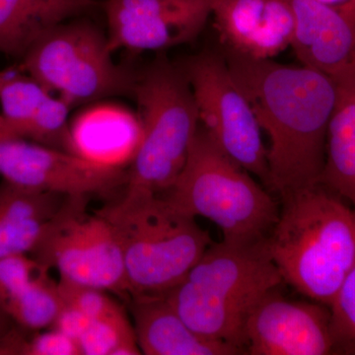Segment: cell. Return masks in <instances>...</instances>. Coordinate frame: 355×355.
<instances>
[{
    "instance_id": "7402d4cb",
    "label": "cell",
    "mask_w": 355,
    "mask_h": 355,
    "mask_svg": "<svg viewBox=\"0 0 355 355\" xmlns=\"http://www.w3.org/2000/svg\"><path fill=\"white\" fill-rule=\"evenodd\" d=\"M80 355H139L135 328L123 310L92 320L77 340Z\"/></svg>"
},
{
    "instance_id": "9c48e42d",
    "label": "cell",
    "mask_w": 355,
    "mask_h": 355,
    "mask_svg": "<svg viewBox=\"0 0 355 355\" xmlns=\"http://www.w3.org/2000/svg\"><path fill=\"white\" fill-rule=\"evenodd\" d=\"M183 72L195 97L200 125L229 157L268 188V148L261 128L225 58L202 53L189 60Z\"/></svg>"
},
{
    "instance_id": "f1b7e54d",
    "label": "cell",
    "mask_w": 355,
    "mask_h": 355,
    "mask_svg": "<svg viewBox=\"0 0 355 355\" xmlns=\"http://www.w3.org/2000/svg\"><path fill=\"white\" fill-rule=\"evenodd\" d=\"M15 326L13 320L9 316L8 313L4 309L3 306L0 303V347L3 343L4 338L8 335L9 331L12 330Z\"/></svg>"
},
{
    "instance_id": "d4e9b609",
    "label": "cell",
    "mask_w": 355,
    "mask_h": 355,
    "mask_svg": "<svg viewBox=\"0 0 355 355\" xmlns=\"http://www.w3.org/2000/svg\"><path fill=\"white\" fill-rule=\"evenodd\" d=\"M58 288L65 304L81 311L91 320L109 316L123 310L121 306L102 289L73 284L62 279L58 282Z\"/></svg>"
},
{
    "instance_id": "277c9868",
    "label": "cell",
    "mask_w": 355,
    "mask_h": 355,
    "mask_svg": "<svg viewBox=\"0 0 355 355\" xmlns=\"http://www.w3.org/2000/svg\"><path fill=\"white\" fill-rule=\"evenodd\" d=\"M97 212L120 244L132 296L171 291L214 242L195 217L139 189L125 187L118 200Z\"/></svg>"
},
{
    "instance_id": "e0dca14e",
    "label": "cell",
    "mask_w": 355,
    "mask_h": 355,
    "mask_svg": "<svg viewBox=\"0 0 355 355\" xmlns=\"http://www.w3.org/2000/svg\"><path fill=\"white\" fill-rule=\"evenodd\" d=\"M135 336L146 355L245 354L239 347L200 336L168 302L164 294L132 296Z\"/></svg>"
},
{
    "instance_id": "3957f363",
    "label": "cell",
    "mask_w": 355,
    "mask_h": 355,
    "mask_svg": "<svg viewBox=\"0 0 355 355\" xmlns=\"http://www.w3.org/2000/svg\"><path fill=\"white\" fill-rule=\"evenodd\" d=\"M282 282L266 242H212L184 279L163 294L193 331L239 347L246 354L248 317L259 301Z\"/></svg>"
},
{
    "instance_id": "8992f818",
    "label": "cell",
    "mask_w": 355,
    "mask_h": 355,
    "mask_svg": "<svg viewBox=\"0 0 355 355\" xmlns=\"http://www.w3.org/2000/svg\"><path fill=\"white\" fill-rule=\"evenodd\" d=\"M141 144L125 187L162 196L183 171L200 125L195 97L183 70L159 58L133 86Z\"/></svg>"
},
{
    "instance_id": "4fadbf2b",
    "label": "cell",
    "mask_w": 355,
    "mask_h": 355,
    "mask_svg": "<svg viewBox=\"0 0 355 355\" xmlns=\"http://www.w3.org/2000/svg\"><path fill=\"white\" fill-rule=\"evenodd\" d=\"M295 17L291 48L302 65L336 83L355 77V0L338 6L291 0Z\"/></svg>"
},
{
    "instance_id": "cb8c5ba5",
    "label": "cell",
    "mask_w": 355,
    "mask_h": 355,
    "mask_svg": "<svg viewBox=\"0 0 355 355\" xmlns=\"http://www.w3.org/2000/svg\"><path fill=\"white\" fill-rule=\"evenodd\" d=\"M336 354L355 352V265L330 306Z\"/></svg>"
},
{
    "instance_id": "7a4b0ae2",
    "label": "cell",
    "mask_w": 355,
    "mask_h": 355,
    "mask_svg": "<svg viewBox=\"0 0 355 355\" xmlns=\"http://www.w3.org/2000/svg\"><path fill=\"white\" fill-rule=\"evenodd\" d=\"M280 198L268 256L284 282L330 308L355 265V209L321 184Z\"/></svg>"
},
{
    "instance_id": "6da1fadb",
    "label": "cell",
    "mask_w": 355,
    "mask_h": 355,
    "mask_svg": "<svg viewBox=\"0 0 355 355\" xmlns=\"http://www.w3.org/2000/svg\"><path fill=\"white\" fill-rule=\"evenodd\" d=\"M236 83L270 137L268 189L279 197L320 184L338 84L319 70L225 50Z\"/></svg>"
},
{
    "instance_id": "ac0fdd59",
    "label": "cell",
    "mask_w": 355,
    "mask_h": 355,
    "mask_svg": "<svg viewBox=\"0 0 355 355\" xmlns=\"http://www.w3.org/2000/svg\"><path fill=\"white\" fill-rule=\"evenodd\" d=\"M95 0H0V53L21 57L42 37Z\"/></svg>"
},
{
    "instance_id": "4dcf8cb0",
    "label": "cell",
    "mask_w": 355,
    "mask_h": 355,
    "mask_svg": "<svg viewBox=\"0 0 355 355\" xmlns=\"http://www.w3.org/2000/svg\"><path fill=\"white\" fill-rule=\"evenodd\" d=\"M19 69H15V67H9V69L0 70V89H1L3 84L10 78L11 76L15 73L16 71Z\"/></svg>"
},
{
    "instance_id": "484cf974",
    "label": "cell",
    "mask_w": 355,
    "mask_h": 355,
    "mask_svg": "<svg viewBox=\"0 0 355 355\" xmlns=\"http://www.w3.org/2000/svg\"><path fill=\"white\" fill-rule=\"evenodd\" d=\"M48 268L31 254H16L0 259V303L3 306L17 295L40 272Z\"/></svg>"
},
{
    "instance_id": "ffe728a7",
    "label": "cell",
    "mask_w": 355,
    "mask_h": 355,
    "mask_svg": "<svg viewBox=\"0 0 355 355\" xmlns=\"http://www.w3.org/2000/svg\"><path fill=\"white\" fill-rule=\"evenodd\" d=\"M44 270L3 305L14 323L27 331L50 329L64 306L58 282Z\"/></svg>"
},
{
    "instance_id": "d6986e66",
    "label": "cell",
    "mask_w": 355,
    "mask_h": 355,
    "mask_svg": "<svg viewBox=\"0 0 355 355\" xmlns=\"http://www.w3.org/2000/svg\"><path fill=\"white\" fill-rule=\"evenodd\" d=\"M336 84L320 184L355 209V77Z\"/></svg>"
},
{
    "instance_id": "603a6c76",
    "label": "cell",
    "mask_w": 355,
    "mask_h": 355,
    "mask_svg": "<svg viewBox=\"0 0 355 355\" xmlns=\"http://www.w3.org/2000/svg\"><path fill=\"white\" fill-rule=\"evenodd\" d=\"M30 331L15 324L0 347V355H80L76 340L55 329Z\"/></svg>"
},
{
    "instance_id": "5b68a950",
    "label": "cell",
    "mask_w": 355,
    "mask_h": 355,
    "mask_svg": "<svg viewBox=\"0 0 355 355\" xmlns=\"http://www.w3.org/2000/svg\"><path fill=\"white\" fill-rule=\"evenodd\" d=\"M251 175L200 123L183 171L162 197L188 216L214 222L224 242L259 244L272 232L280 205Z\"/></svg>"
},
{
    "instance_id": "8fae6325",
    "label": "cell",
    "mask_w": 355,
    "mask_h": 355,
    "mask_svg": "<svg viewBox=\"0 0 355 355\" xmlns=\"http://www.w3.org/2000/svg\"><path fill=\"white\" fill-rule=\"evenodd\" d=\"M112 51H162L193 41L211 16L209 0H107Z\"/></svg>"
},
{
    "instance_id": "4316f807",
    "label": "cell",
    "mask_w": 355,
    "mask_h": 355,
    "mask_svg": "<svg viewBox=\"0 0 355 355\" xmlns=\"http://www.w3.org/2000/svg\"><path fill=\"white\" fill-rule=\"evenodd\" d=\"M50 220L0 225V259L16 254H31Z\"/></svg>"
},
{
    "instance_id": "9a60e30c",
    "label": "cell",
    "mask_w": 355,
    "mask_h": 355,
    "mask_svg": "<svg viewBox=\"0 0 355 355\" xmlns=\"http://www.w3.org/2000/svg\"><path fill=\"white\" fill-rule=\"evenodd\" d=\"M2 114L19 139L70 150V106L19 69L0 89Z\"/></svg>"
},
{
    "instance_id": "30bf717a",
    "label": "cell",
    "mask_w": 355,
    "mask_h": 355,
    "mask_svg": "<svg viewBox=\"0 0 355 355\" xmlns=\"http://www.w3.org/2000/svg\"><path fill=\"white\" fill-rule=\"evenodd\" d=\"M4 181L65 197H107L128 182V171L23 139H0Z\"/></svg>"
},
{
    "instance_id": "2e32d148",
    "label": "cell",
    "mask_w": 355,
    "mask_h": 355,
    "mask_svg": "<svg viewBox=\"0 0 355 355\" xmlns=\"http://www.w3.org/2000/svg\"><path fill=\"white\" fill-rule=\"evenodd\" d=\"M70 153L94 164L123 169L141 144L139 114L116 104L86 109L70 123Z\"/></svg>"
},
{
    "instance_id": "5bb4252c",
    "label": "cell",
    "mask_w": 355,
    "mask_h": 355,
    "mask_svg": "<svg viewBox=\"0 0 355 355\" xmlns=\"http://www.w3.org/2000/svg\"><path fill=\"white\" fill-rule=\"evenodd\" d=\"M225 50L272 60L291 46L295 17L291 0H209Z\"/></svg>"
},
{
    "instance_id": "f546056e",
    "label": "cell",
    "mask_w": 355,
    "mask_h": 355,
    "mask_svg": "<svg viewBox=\"0 0 355 355\" xmlns=\"http://www.w3.org/2000/svg\"><path fill=\"white\" fill-rule=\"evenodd\" d=\"M19 139L8 121L0 114V139Z\"/></svg>"
},
{
    "instance_id": "1f68e13d",
    "label": "cell",
    "mask_w": 355,
    "mask_h": 355,
    "mask_svg": "<svg viewBox=\"0 0 355 355\" xmlns=\"http://www.w3.org/2000/svg\"><path fill=\"white\" fill-rule=\"evenodd\" d=\"M316 1L320 2V3L326 4V6H338L347 3L349 0H316Z\"/></svg>"
},
{
    "instance_id": "83f0119b",
    "label": "cell",
    "mask_w": 355,
    "mask_h": 355,
    "mask_svg": "<svg viewBox=\"0 0 355 355\" xmlns=\"http://www.w3.org/2000/svg\"><path fill=\"white\" fill-rule=\"evenodd\" d=\"M91 321L92 320L83 314L81 311L69 304H65L64 302V306L50 329H55V330L60 331L64 335L76 340L77 343V340L87 330Z\"/></svg>"
},
{
    "instance_id": "7c38bea8",
    "label": "cell",
    "mask_w": 355,
    "mask_h": 355,
    "mask_svg": "<svg viewBox=\"0 0 355 355\" xmlns=\"http://www.w3.org/2000/svg\"><path fill=\"white\" fill-rule=\"evenodd\" d=\"M250 355H327L336 352L328 306L284 298L277 289L259 301L245 324Z\"/></svg>"
},
{
    "instance_id": "44dd1931",
    "label": "cell",
    "mask_w": 355,
    "mask_h": 355,
    "mask_svg": "<svg viewBox=\"0 0 355 355\" xmlns=\"http://www.w3.org/2000/svg\"><path fill=\"white\" fill-rule=\"evenodd\" d=\"M67 198L2 180L0 183V225L50 220Z\"/></svg>"
},
{
    "instance_id": "ba28073f",
    "label": "cell",
    "mask_w": 355,
    "mask_h": 355,
    "mask_svg": "<svg viewBox=\"0 0 355 355\" xmlns=\"http://www.w3.org/2000/svg\"><path fill=\"white\" fill-rule=\"evenodd\" d=\"M88 198L69 197L46 224L31 256L60 279L105 291L128 294L123 254L113 228Z\"/></svg>"
},
{
    "instance_id": "52a82bcc",
    "label": "cell",
    "mask_w": 355,
    "mask_h": 355,
    "mask_svg": "<svg viewBox=\"0 0 355 355\" xmlns=\"http://www.w3.org/2000/svg\"><path fill=\"white\" fill-rule=\"evenodd\" d=\"M112 55L108 37L95 26L64 23L33 44L20 69L72 108L132 87V79Z\"/></svg>"
}]
</instances>
